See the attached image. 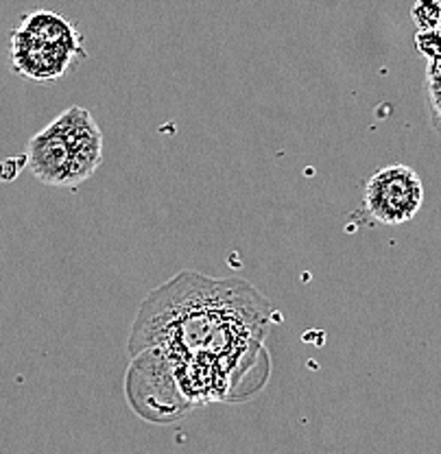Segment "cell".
I'll use <instances>...</instances> for the list:
<instances>
[{
    "label": "cell",
    "mask_w": 441,
    "mask_h": 454,
    "mask_svg": "<svg viewBox=\"0 0 441 454\" xmlns=\"http://www.w3.org/2000/svg\"><path fill=\"white\" fill-rule=\"evenodd\" d=\"M415 49L420 51L426 59L441 57V27L439 28H426V31H417Z\"/></svg>",
    "instance_id": "8"
},
{
    "label": "cell",
    "mask_w": 441,
    "mask_h": 454,
    "mask_svg": "<svg viewBox=\"0 0 441 454\" xmlns=\"http://www.w3.org/2000/svg\"><path fill=\"white\" fill-rule=\"evenodd\" d=\"M9 55H12L13 73L33 82H57L66 77L79 59H83L75 51L33 37L20 27L12 31Z\"/></svg>",
    "instance_id": "4"
},
{
    "label": "cell",
    "mask_w": 441,
    "mask_h": 454,
    "mask_svg": "<svg viewBox=\"0 0 441 454\" xmlns=\"http://www.w3.org/2000/svg\"><path fill=\"white\" fill-rule=\"evenodd\" d=\"M411 18H413L417 31H426V28H439L441 27V0H415L413 9H411Z\"/></svg>",
    "instance_id": "7"
},
{
    "label": "cell",
    "mask_w": 441,
    "mask_h": 454,
    "mask_svg": "<svg viewBox=\"0 0 441 454\" xmlns=\"http://www.w3.org/2000/svg\"><path fill=\"white\" fill-rule=\"evenodd\" d=\"M20 28L22 31L31 33L33 37H40V40L51 42V44L66 46V49L85 57L82 33L75 28L73 22H68L64 16H59V13L44 12V9L27 13V16H22Z\"/></svg>",
    "instance_id": "5"
},
{
    "label": "cell",
    "mask_w": 441,
    "mask_h": 454,
    "mask_svg": "<svg viewBox=\"0 0 441 454\" xmlns=\"http://www.w3.org/2000/svg\"><path fill=\"white\" fill-rule=\"evenodd\" d=\"M426 98H429L430 122L441 134V57L429 59V68H426Z\"/></svg>",
    "instance_id": "6"
},
{
    "label": "cell",
    "mask_w": 441,
    "mask_h": 454,
    "mask_svg": "<svg viewBox=\"0 0 441 454\" xmlns=\"http://www.w3.org/2000/svg\"><path fill=\"white\" fill-rule=\"evenodd\" d=\"M424 203V184L405 164L385 167L365 184V212L381 225H402L417 216Z\"/></svg>",
    "instance_id": "3"
},
{
    "label": "cell",
    "mask_w": 441,
    "mask_h": 454,
    "mask_svg": "<svg viewBox=\"0 0 441 454\" xmlns=\"http://www.w3.org/2000/svg\"><path fill=\"white\" fill-rule=\"evenodd\" d=\"M272 315L273 306L249 282L182 271L142 301L130 354L215 356L240 376L263 349Z\"/></svg>",
    "instance_id": "1"
},
{
    "label": "cell",
    "mask_w": 441,
    "mask_h": 454,
    "mask_svg": "<svg viewBox=\"0 0 441 454\" xmlns=\"http://www.w3.org/2000/svg\"><path fill=\"white\" fill-rule=\"evenodd\" d=\"M103 162V136L92 114L68 107L27 145V164L35 179L59 188H75L92 177Z\"/></svg>",
    "instance_id": "2"
}]
</instances>
